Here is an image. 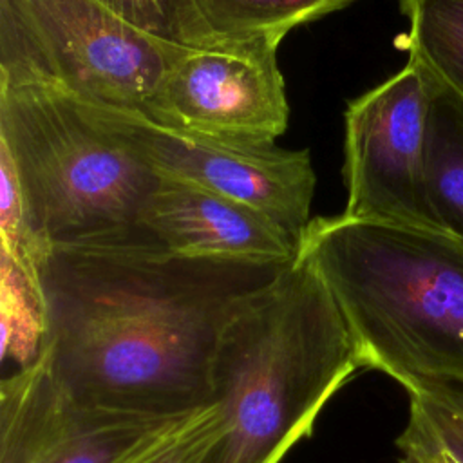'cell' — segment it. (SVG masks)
<instances>
[{
    "label": "cell",
    "mask_w": 463,
    "mask_h": 463,
    "mask_svg": "<svg viewBox=\"0 0 463 463\" xmlns=\"http://www.w3.org/2000/svg\"><path fill=\"white\" fill-rule=\"evenodd\" d=\"M90 107L157 174L235 199L271 219L300 244L317 186L307 150H288L277 143H232L159 125L139 114Z\"/></svg>",
    "instance_id": "7"
},
{
    "label": "cell",
    "mask_w": 463,
    "mask_h": 463,
    "mask_svg": "<svg viewBox=\"0 0 463 463\" xmlns=\"http://www.w3.org/2000/svg\"><path fill=\"white\" fill-rule=\"evenodd\" d=\"M183 49L99 0H0V87H51L150 118Z\"/></svg>",
    "instance_id": "5"
},
{
    "label": "cell",
    "mask_w": 463,
    "mask_h": 463,
    "mask_svg": "<svg viewBox=\"0 0 463 463\" xmlns=\"http://www.w3.org/2000/svg\"><path fill=\"white\" fill-rule=\"evenodd\" d=\"M2 360L14 369L38 360L43 340V302L38 279L2 253ZM13 369V371H14Z\"/></svg>",
    "instance_id": "14"
},
{
    "label": "cell",
    "mask_w": 463,
    "mask_h": 463,
    "mask_svg": "<svg viewBox=\"0 0 463 463\" xmlns=\"http://www.w3.org/2000/svg\"><path fill=\"white\" fill-rule=\"evenodd\" d=\"M298 257L320 273L349 329L362 369L407 392L463 385V241L439 230L309 221Z\"/></svg>",
    "instance_id": "3"
},
{
    "label": "cell",
    "mask_w": 463,
    "mask_h": 463,
    "mask_svg": "<svg viewBox=\"0 0 463 463\" xmlns=\"http://www.w3.org/2000/svg\"><path fill=\"white\" fill-rule=\"evenodd\" d=\"M206 411L148 418L87 407L63 392L38 358L2 378L0 463H137Z\"/></svg>",
    "instance_id": "8"
},
{
    "label": "cell",
    "mask_w": 463,
    "mask_h": 463,
    "mask_svg": "<svg viewBox=\"0 0 463 463\" xmlns=\"http://www.w3.org/2000/svg\"><path fill=\"white\" fill-rule=\"evenodd\" d=\"M427 109V74L411 58L402 71L347 103V201L340 215L351 221L439 230L423 177Z\"/></svg>",
    "instance_id": "6"
},
{
    "label": "cell",
    "mask_w": 463,
    "mask_h": 463,
    "mask_svg": "<svg viewBox=\"0 0 463 463\" xmlns=\"http://www.w3.org/2000/svg\"><path fill=\"white\" fill-rule=\"evenodd\" d=\"M277 51L269 42L184 47L148 119L232 143H275L289 119Z\"/></svg>",
    "instance_id": "9"
},
{
    "label": "cell",
    "mask_w": 463,
    "mask_h": 463,
    "mask_svg": "<svg viewBox=\"0 0 463 463\" xmlns=\"http://www.w3.org/2000/svg\"><path fill=\"white\" fill-rule=\"evenodd\" d=\"M139 226L154 246L184 257L262 264H288L298 257V241L266 215L166 175L146 199Z\"/></svg>",
    "instance_id": "10"
},
{
    "label": "cell",
    "mask_w": 463,
    "mask_h": 463,
    "mask_svg": "<svg viewBox=\"0 0 463 463\" xmlns=\"http://www.w3.org/2000/svg\"><path fill=\"white\" fill-rule=\"evenodd\" d=\"M396 449L398 463H456L443 450L409 432L407 429H403L396 438Z\"/></svg>",
    "instance_id": "18"
},
{
    "label": "cell",
    "mask_w": 463,
    "mask_h": 463,
    "mask_svg": "<svg viewBox=\"0 0 463 463\" xmlns=\"http://www.w3.org/2000/svg\"><path fill=\"white\" fill-rule=\"evenodd\" d=\"M425 74L429 83L423 148L427 201L436 226L463 241V98L430 72L425 71Z\"/></svg>",
    "instance_id": "12"
},
{
    "label": "cell",
    "mask_w": 463,
    "mask_h": 463,
    "mask_svg": "<svg viewBox=\"0 0 463 463\" xmlns=\"http://www.w3.org/2000/svg\"><path fill=\"white\" fill-rule=\"evenodd\" d=\"M358 369L333 295L297 257L219 338L212 367L219 423L201 463H280Z\"/></svg>",
    "instance_id": "2"
},
{
    "label": "cell",
    "mask_w": 463,
    "mask_h": 463,
    "mask_svg": "<svg viewBox=\"0 0 463 463\" xmlns=\"http://www.w3.org/2000/svg\"><path fill=\"white\" fill-rule=\"evenodd\" d=\"M128 24L174 42L172 0H99Z\"/></svg>",
    "instance_id": "17"
},
{
    "label": "cell",
    "mask_w": 463,
    "mask_h": 463,
    "mask_svg": "<svg viewBox=\"0 0 463 463\" xmlns=\"http://www.w3.org/2000/svg\"><path fill=\"white\" fill-rule=\"evenodd\" d=\"M217 409H208L181 434L137 463H201L217 434Z\"/></svg>",
    "instance_id": "16"
},
{
    "label": "cell",
    "mask_w": 463,
    "mask_h": 463,
    "mask_svg": "<svg viewBox=\"0 0 463 463\" xmlns=\"http://www.w3.org/2000/svg\"><path fill=\"white\" fill-rule=\"evenodd\" d=\"M409 394L403 429L463 463V385L427 383Z\"/></svg>",
    "instance_id": "15"
},
{
    "label": "cell",
    "mask_w": 463,
    "mask_h": 463,
    "mask_svg": "<svg viewBox=\"0 0 463 463\" xmlns=\"http://www.w3.org/2000/svg\"><path fill=\"white\" fill-rule=\"evenodd\" d=\"M356 0H172L174 42L215 47L248 42L280 45L293 29Z\"/></svg>",
    "instance_id": "11"
},
{
    "label": "cell",
    "mask_w": 463,
    "mask_h": 463,
    "mask_svg": "<svg viewBox=\"0 0 463 463\" xmlns=\"http://www.w3.org/2000/svg\"><path fill=\"white\" fill-rule=\"evenodd\" d=\"M409 58L463 98V0H400Z\"/></svg>",
    "instance_id": "13"
},
{
    "label": "cell",
    "mask_w": 463,
    "mask_h": 463,
    "mask_svg": "<svg viewBox=\"0 0 463 463\" xmlns=\"http://www.w3.org/2000/svg\"><path fill=\"white\" fill-rule=\"evenodd\" d=\"M288 264L201 259L154 244L47 248L40 360L74 402L148 418L213 407L219 338Z\"/></svg>",
    "instance_id": "1"
},
{
    "label": "cell",
    "mask_w": 463,
    "mask_h": 463,
    "mask_svg": "<svg viewBox=\"0 0 463 463\" xmlns=\"http://www.w3.org/2000/svg\"><path fill=\"white\" fill-rule=\"evenodd\" d=\"M0 152L16 174L36 255L152 244L139 221L161 175L90 105L51 87H0Z\"/></svg>",
    "instance_id": "4"
}]
</instances>
